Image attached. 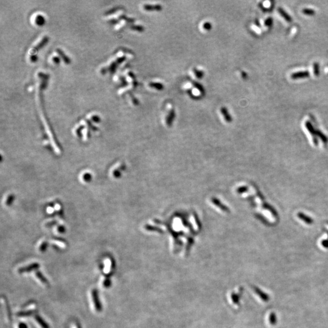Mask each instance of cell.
I'll use <instances>...</instances> for the list:
<instances>
[{
  "label": "cell",
  "instance_id": "obj_8",
  "mask_svg": "<svg viewBox=\"0 0 328 328\" xmlns=\"http://www.w3.org/2000/svg\"><path fill=\"white\" fill-rule=\"evenodd\" d=\"M193 85H194V86L197 88L200 92L201 94H205V89L204 88V87L199 83H198V82H192Z\"/></svg>",
  "mask_w": 328,
  "mask_h": 328
},
{
  "label": "cell",
  "instance_id": "obj_3",
  "mask_svg": "<svg viewBox=\"0 0 328 328\" xmlns=\"http://www.w3.org/2000/svg\"><path fill=\"white\" fill-rule=\"evenodd\" d=\"M221 112L224 115L225 119L227 121V122H230L231 121V118L230 115V114L228 112V110L225 107H222L221 109Z\"/></svg>",
  "mask_w": 328,
  "mask_h": 328
},
{
  "label": "cell",
  "instance_id": "obj_1",
  "mask_svg": "<svg viewBox=\"0 0 328 328\" xmlns=\"http://www.w3.org/2000/svg\"><path fill=\"white\" fill-rule=\"evenodd\" d=\"M309 76V71H299L297 73H295L291 75V77L293 79L304 78Z\"/></svg>",
  "mask_w": 328,
  "mask_h": 328
},
{
  "label": "cell",
  "instance_id": "obj_13",
  "mask_svg": "<svg viewBox=\"0 0 328 328\" xmlns=\"http://www.w3.org/2000/svg\"><path fill=\"white\" fill-rule=\"evenodd\" d=\"M272 22H273L272 19L271 18H269L267 19L266 21H265V25H266V26H270V25L272 24Z\"/></svg>",
  "mask_w": 328,
  "mask_h": 328
},
{
  "label": "cell",
  "instance_id": "obj_12",
  "mask_svg": "<svg viewBox=\"0 0 328 328\" xmlns=\"http://www.w3.org/2000/svg\"><path fill=\"white\" fill-rule=\"evenodd\" d=\"M314 74L315 76L319 75V65L317 63H315L314 66Z\"/></svg>",
  "mask_w": 328,
  "mask_h": 328
},
{
  "label": "cell",
  "instance_id": "obj_15",
  "mask_svg": "<svg viewBox=\"0 0 328 328\" xmlns=\"http://www.w3.org/2000/svg\"><path fill=\"white\" fill-rule=\"evenodd\" d=\"M242 76H243V77L244 79L247 77V75H246V74L244 72H243V73H242Z\"/></svg>",
  "mask_w": 328,
  "mask_h": 328
},
{
  "label": "cell",
  "instance_id": "obj_7",
  "mask_svg": "<svg viewBox=\"0 0 328 328\" xmlns=\"http://www.w3.org/2000/svg\"><path fill=\"white\" fill-rule=\"evenodd\" d=\"M93 297H94V303H95V306H96V308L98 310H100V303H99V298H98V296L97 295V293L96 291L94 292L93 293Z\"/></svg>",
  "mask_w": 328,
  "mask_h": 328
},
{
  "label": "cell",
  "instance_id": "obj_10",
  "mask_svg": "<svg viewBox=\"0 0 328 328\" xmlns=\"http://www.w3.org/2000/svg\"><path fill=\"white\" fill-rule=\"evenodd\" d=\"M303 12L304 14H306L308 15H313L315 13V11L311 9H304L303 10Z\"/></svg>",
  "mask_w": 328,
  "mask_h": 328
},
{
  "label": "cell",
  "instance_id": "obj_5",
  "mask_svg": "<svg viewBox=\"0 0 328 328\" xmlns=\"http://www.w3.org/2000/svg\"><path fill=\"white\" fill-rule=\"evenodd\" d=\"M278 12L279 13L281 14V15H282L287 21L288 22H291L292 21V18L282 8H279L278 9Z\"/></svg>",
  "mask_w": 328,
  "mask_h": 328
},
{
  "label": "cell",
  "instance_id": "obj_6",
  "mask_svg": "<svg viewBox=\"0 0 328 328\" xmlns=\"http://www.w3.org/2000/svg\"><path fill=\"white\" fill-rule=\"evenodd\" d=\"M150 86L153 88H154L157 90H159V91H162L164 89V86L162 84V83H155V82H151L150 84H149Z\"/></svg>",
  "mask_w": 328,
  "mask_h": 328
},
{
  "label": "cell",
  "instance_id": "obj_11",
  "mask_svg": "<svg viewBox=\"0 0 328 328\" xmlns=\"http://www.w3.org/2000/svg\"><path fill=\"white\" fill-rule=\"evenodd\" d=\"M203 28L207 31H210L212 29V26L210 22H205L203 24Z\"/></svg>",
  "mask_w": 328,
  "mask_h": 328
},
{
  "label": "cell",
  "instance_id": "obj_9",
  "mask_svg": "<svg viewBox=\"0 0 328 328\" xmlns=\"http://www.w3.org/2000/svg\"><path fill=\"white\" fill-rule=\"evenodd\" d=\"M193 72H194V74H195L196 77L199 79H201L204 76V74L202 71H200V70H198L196 68L193 69Z\"/></svg>",
  "mask_w": 328,
  "mask_h": 328
},
{
  "label": "cell",
  "instance_id": "obj_4",
  "mask_svg": "<svg viewBox=\"0 0 328 328\" xmlns=\"http://www.w3.org/2000/svg\"><path fill=\"white\" fill-rule=\"evenodd\" d=\"M174 117H175V111H174V110L171 109L170 111L169 115H168V118H167V123L168 125H171V124L173 122V119H174Z\"/></svg>",
  "mask_w": 328,
  "mask_h": 328
},
{
  "label": "cell",
  "instance_id": "obj_14",
  "mask_svg": "<svg viewBox=\"0 0 328 328\" xmlns=\"http://www.w3.org/2000/svg\"><path fill=\"white\" fill-rule=\"evenodd\" d=\"M306 127L308 128V129L309 130V131H310V132H311V133H313V132H314V129H313V128H312L311 124L309 122H307V123L306 124Z\"/></svg>",
  "mask_w": 328,
  "mask_h": 328
},
{
  "label": "cell",
  "instance_id": "obj_2",
  "mask_svg": "<svg viewBox=\"0 0 328 328\" xmlns=\"http://www.w3.org/2000/svg\"><path fill=\"white\" fill-rule=\"evenodd\" d=\"M144 9L148 11H160L162 9V7L160 4H156V5H149V4H145L144 5Z\"/></svg>",
  "mask_w": 328,
  "mask_h": 328
}]
</instances>
